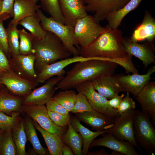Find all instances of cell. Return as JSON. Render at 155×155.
<instances>
[{"mask_svg": "<svg viewBox=\"0 0 155 155\" xmlns=\"http://www.w3.org/2000/svg\"><path fill=\"white\" fill-rule=\"evenodd\" d=\"M63 155H74V153L71 148L67 144L63 143L62 147Z\"/></svg>", "mask_w": 155, "mask_h": 155, "instance_id": "46", "label": "cell"}, {"mask_svg": "<svg viewBox=\"0 0 155 155\" xmlns=\"http://www.w3.org/2000/svg\"><path fill=\"white\" fill-rule=\"evenodd\" d=\"M40 7L55 20L64 24L59 0H40Z\"/></svg>", "mask_w": 155, "mask_h": 155, "instance_id": "34", "label": "cell"}, {"mask_svg": "<svg viewBox=\"0 0 155 155\" xmlns=\"http://www.w3.org/2000/svg\"><path fill=\"white\" fill-rule=\"evenodd\" d=\"M24 119V127L27 140L31 144L34 152L39 155L49 154V152L42 146L40 143L32 119L26 115Z\"/></svg>", "mask_w": 155, "mask_h": 155, "instance_id": "28", "label": "cell"}, {"mask_svg": "<svg viewBox=\"0 0 155 155\" xmlns=\"http://www.w3.org/2000/svg\"><path fill=\"white\" fill-rule=\"evenodd\" d=\"M121 31L108 25L105 30L92 43L81 48L80 55L115 63L125 69L126 72L139 74L132 62V56L129 54L123 46Z\"/></svg>", "mask_w": 155, "mask_h": 155, "instance_id": "1", "label": "cell"}, {"mask_svg": "<svg viewBox=\"0 0 155 155\" xmlns=\"http://www.w3.org/2000/svg\"><path fill=\"white\" fill-rule=\"evenodd\" d=\"M75 88L78 93L81 92L86 96L94 110L113 118L119 115L117 109L108 104V99L94 89L92 81L82 82Z\"/></svg>", "mask_w": 155, "mask_h": 155, "instance_id": "7", "label": "cell"}, {"mask_svg": "<svg viewBox=\"0 0 155 155\" xmlns=\"http://www.w3.org/2000/svg\"><path fill=\"white\" fill-rule=\"evenodd\" d=\"M77 94L71 89L63 90L54 95L52 98L69 112L75 104Z\"/></svg>", "mask_w": 155, "mask_h": 155, "instance_id": "32", "label": "cell"}, {"mask_svg": "<svg viewBox=\"0 0 155 155\" xmlns=\"http://www.w3.org/2000/svg\"><path fill=\"white\" fill-rule=\"evenodd\" d=\"M88 155H109V154L106 152L104 149L99 151L89 152Z\"/></svg>", "mask_w": 155, "mask_h": 155, "instance_id": "47", "label": "cell"}, {"mask_svg": "<svg viewBox=\"0 0 155 155\" xmlns=\"http://www.w3.org/2000/svg\"><path fill=\"white\" fill-rule=\"evenodd\" d=\"M133 128L135 140L149 153L155 151V129L149 116L139 110H135Z\"/></svg>", "mask_w": 155, "mask_h": 155, "instance_id": "5", "label": "cell"}, {"mask_svg": "<svg viewBox=\"0 0 155 155\" xmlns=\"http://www.w3.org/2000/svg\"><path fill=\"white\" fill-rule=\"evenodd\" d=\"M136 108L135 102L129 96V92L123 97L117 110L119 115L128 111L135 110Z\"/></svg>", "mask_w": 155, "mask_h": 155, "instance_id": "39", "label": "cell"}, {"mask_svg": "<svg viewBox=\"0 0 155 155\" xmlns=\"http://www.w3.org/2000/svg\"><path fill=\"white\" fill-rule=\"evenodd\" d=\"M75 41L81 47H87L105 30L96 22L93 16L88 14L78 20L73 27Z\"/></svg>", "mask_w": 155, "mask_h": 155, "instance_id": "6", "label": "cell"}, {"mask_svg": "<svg viewBox=\"0 0 155 155\" xmlns=\"http://www.w3.org/2000/svg\"><path fill=\"white\" fill-rule=\"evenodd\" d=\"M65 74L50 78L41 86L33 89L27 96L23 98V105H45L51 100L57 90L55 86Z\"/></svg>", "mask_w": 155, "mask_h": 155, "instance_id": "11", "label": "cell"}, {"mask_svg": "<svg viewBox=\"0 0 155 155\" xmlns=\"http://www.w3.org/2000/svg\"><path fill=\"white\" fill-rule=\"evenodd\" d=\"M23 97L10 93L6 88L0 91V111L10 116H17L22 113Z\"/></svg>", "mask_w": 155, "mask_h": 155, "instance_id": "22", "label": "cell"}, {"mask_svg": "<svg viewBox=\"0 0 155 155\" xmlns=\"http://www.w3.org/2000/svg\"><path fill=\"white\" fill-rule=\"evenodd\" d=\"M130 0H83L87 12L94 14L96 22L105 20L109 13L123 7Z\"/></svg>", "mask_w": 155, "mask_h": 155, "instance_id": "12", "label": "cell"}, {"mask_svg": "<svg viewBox=\"0 0 155 155\" xmlns=\"http://www.w3.org/2000/svg\"><path fill=\"white\" fill-rule=\"evenodd\" d=\"M17 116H10L0 111V128L4 131L9 130L12 127Z\"/></svg>", "mask_w": 155, "mask_h": 155, "instance_id": "42", "label": "cell"}, {"mask_svg": "<svg viewBox=\"0 0 155 155\" xmlns=\"http://www.w3.org/2000/svg\"><path fill=\"white\" fill-rule=\"evenodd\" d=\"M18 23H9L6 29L7 40L11 55L20 54L19 51V30Z\"/></svg>", "mask_w": 155, "mask_h": 155, "instance_id": "33", "label": "cell"}, {"mask_svg": "<svg viewBox=\"0 0 155 155\" xmlns=\"http://www.w3.org/2000/svg\"><path fill=\"white\" fill-rule=\"evenodd\" d=\"M48 111L62 114H68L69 112L53 98L46 104Z\"/></svg>", "mask_w": 155, "mask_h": 155, "instance_id": "43", "label": "cell"}, {"mask_svg": "<svg viewBox=\"0 0 155 155\" xmlns=\"http://www.w3.org/2000/svg\"><path fill=\"white\" fill-rule=\"evenodd\" d=\"M107 133L101 138L94 139L90 144L89 149L102 146L118 152L123 155H139L134 146L130 142L117 139L111 132Z\"/></svg>", "mask_w": 155, "mask_h": 155, "instance_id": "18", "label": "cell"}, {"mask_svg": "<svg viewBox=\"0 0 155 155\" xmlns=\"http://www.w3.org/2000/svg\"><path fill=\"white\" fill-rule=\"evenodd\" d=\"M4 131L2 130L0 128V142L1 140L2 136V135Z\"/></svg>", "mask_w": 155, "mask_h": 155, "instance_id": "49", "label": "cell"}, {"mask_svg": "<svg viewBox=\"0 0 155 155\" xmlns=\"http://www.w3.org/2000/svg\"><path fill=\"white\" fill-rule=\"evenodd\" d=\"M86 96L82 93L78 92L77 94L75 104L70 112L76 114L87 111H94Z\"/></svg>", "mask_w": 155, "mask_h": 155, "instance_id": "37", "label": "cell"}, {"mask_svg": "<svg viewBox=\"0 0 155 155\" xmlns=\"http://www.w3.org/2000/svg\"><path fill=\"white\" fill-rule=\"evenodd\" d=\"M3 1V0H0V13L2 9Z\"/></svg>", "mask_w": 155, "mask_h": 155, "instance_id": "50", "label": "cell"}, {"mask_svg": "<svg viewBox=\"0 0 155 155\" xmlns=\"http://www.w3.org/2000/svg\"><path fill=\"white\" fill-rule=\"evenodd\" d=\"M4 20L0 17V47L7 57L9 59L11 57V55L7 43L6 29L3 25Z\"/></svg>", "mask_w": 155, "mask_h": 155, "instance_id": "40", "label": "cell"}, {"mask_svg": "<svg viewBox=\"0 0 155 155\" xmlns=\"http://www.w3.org/2000/svg\"><path fill=\"white\" fill-rule=\"evenodd\" d=\"M143 0H130L121 8L109 13L106 17L108 25L114 29H117L121 22L129 13L137 8Z\"/></svg>", "mask_w": 155, "mask_h": 155, "instance_id": "27", "label": "cell"}, {"mask_svg": "<svg viewBox=\"0 0 155 155\" xmlns=\"http://www.w3.org/2000/svg\"><path fill=\"white\" fill-rule=\"evenodd\" d=\"M64 24L73 27L77 21L88 14L83 0H59Z\"/></svg>", "mask_w": 155, "mask_h": 155, "instance_id": "17", "label": "cell"}, {"mask_svg": "<svg viewBox=\"0 0 155 155\" xmlns=\"http://www.w3.org/2000/svg\"><path fill=\"white\" fill-rule=\"evenodd\" d=\"M80 122L75 116H71L70 122L72 127L80 134L82 138V154L86 155L89 152V146L92 141L99 135L110 132V129H104L100 131H92L83 125Z\"/></svg>", "mask_w": 155, "mask_h": 155, "instance_id": "24", "label": "cell"}, {"mask_svg": "<svg viewBox=\"0 0 155 155\" xmlns=\"http://www.w3.org/2000/svg\"><path fill=\"white\" fill-rule=\"evenodd\" d=\"M36 13L40 19V25L44 30L57 36L71 55H80L81 47L75 40L73 27L63 24L51 17H47L39 8L37 9Z\"/></svg>", "mask_w": 155, "mask_h": 155, "instance_id": "4", "label": "cell"}, {"mask_svg": "<svg viewBox=\"0 0 155 155\" xmlns=\"http://www.w3.org/2000/svg\"><path fill=\"white\" fill-rule=\"evenodd\" d=\"M75 114L76 117L80 121L90 126L96 131L109 129L113 125L115 118L107 116L95 111Z\"/></svg>", "mask_w": 155, "mask_h": 155, "instance_id": "19", "label": "cell"}, {"mask_svg": "<svg viewBox=\"0 0 155 155\" xmlns=\"http://www.w3.org/2000/svg\"><path fill=\"white\" fill-rule=\"evenodd\" d=\"M33 47L35 56L34 67L37 74L44 66L71 55L61 40L48 31H46V35L42 38H34Z\"/></svg>", "mask_w": 155, "mask_h": 155, "instance_id": "3", "label": "cell"}, {"mask_svg": "<svg viewBox=\"0 0 155 155\" xmlns=\"http://www.w3.org/2000/svg\"><path fill=\"white\" fill-rule=\"evenodd\" d=\"M135 113V110H130L115 118L113 125L109 129L110 132L117 139L130 142L142 152L134 137L133 124Z\"/></svg>", "mask_w": 155, "mask_h": 155, "instance_id": "8", "label": "cell"}, {"mask_svg": "<svg viewBox=\"0 0 155 155\" xmlns=\"http://www.w3.org/2000/svg\"><path fill=\"white\" fill-rule=\"evenodd\" d=\"M118 65L96 59L77 62L57 83L56 88L62 90L71 89L82 82H92L103 76L113 75Z\"/></svg>", "mask_w": 155, "mask_h": 155, "instance_id": "2", "label": "cell"}, {"mask_svg": "<svg viewBox=\"0 0 155 155\" xmlns=\"http://www.w3.org/2000/svg\"><path fill=\"white\" fill-rule=\"evenodd\" d=\"M109 155H123V154L121 153L118 152L113 151V152H111V153L109 154Z\"/></svg>", "mask_w": 155, "mask_h": 155, "instance_id": "48", "label": "cell"}, {"mask_svg": "<svg viewBox=\"0 0 155 155\" xmlns=\"http://www.w3.org/2000/svg\"><path fill=\"white\" fill-rule=\"evenodd\" d=\"M15 0H3L0 17L6 20L13 17V6Z\"/></svg>", "mask_w": 155, "mask_h": 155, "instance_id": "41", "label": "cell"}, {"mask_svg": "<svg viewBox=\"0 0 155 155\" xmlns=\"http://www.w3.org/2000/svg\"><path fill=\"white\" fill-rule=\"evenodd\" d=\"M124 96L125 95L123 94L120 96L118 95L113 98L108 100V104L112 108L117 109Z\"/></svg>", "mask_w": 155, "mask_h": 155, "instance_id": "45", "label": "cell"}, {"mask_svg": "<svg viewBox=\"0 0 155 155\" xmlns=\"http://www.w3.org/2000/svg\"><path fill=\"white\" fill-rule=\"evenodd\" d=\"M3 86L4 85L2 84L0 80V91L3 88Z\"/></svg>", "mask_w": 155, "mask_h": 155, "instance_id": "51", "label": "cell"}, {"mask_svg": "<svg viewBox=\"0 0 155 155\" xmlns=\"http://www.w3.org/2000/svg\"><path fill=\"white\" fill-rule=\"evenodd\" d=\"M94 89L107 99H110L122 92L121 85L115 76H103L92 81Z\"/></svg>", "mask_w": 155, "mask_h": 155, "instance_id": "23", "label": "cell"}, {"mask_svg": "<svg viewBox=\"0 0 155 155\" xmlns=\"http://www.w3.org/2000/svg\"><path fill=\"white\" fill-rule=\"evenodd\" d=\"M123 43L125 49L129 55L134 56L142 61L144 69L155 61V49L154 43L148 41L140 44L130 38H123Z\"/></svg>", "mask_w": 155, "mask_h": 155, "instance_id": "14", "label": "cell"}, {"mask_svg": "<svg viewBox=\"0 0 155 155\" xmlns=\"http://www.w3.org/2000/svg\"><path fill=\"white\" fill-rule=\"evenodd\" d=\"M12 127L4 131L0 142V155H16V150L12 134Z\"/></svg>", "mask_w": 155, "mask_h": 155, "instance_id": "35", "label": "cell"}, {"mask_svg": "<svg viewBox=\"0 0 155 155\" xmlns=\"http://www.w3.org/2000/svg\"><path fill=\"white\" fill-rule=\"evenodd\" d=\"M48 114L51 120L57 125L61 127H66L70 121L71 115L62 114L48 111Z\"/></svg>", "mask_w": 155, "mask_h": 155, "instance_id": "38", "label": "cell"}, {"mask_svg": "<svg viewBox=\"0 0 155 155\" xmlns=\"http://www.w3.org/2000/svg\"><path fill=\"white\" fill-rule=\"evenodd\" d=\"M141 107L142 111L148 115L155 125V82L149 81L134 97Z\"/></svg>", "mask_w": 155, "mask_h": 155, "instance_id": "20", "label": "cell"}, {"mask_svg": "<svg viewBox=\"0 0 155 155\" xmlns=\"http://www.w3.org/2000/svg\"><path fill=\"white\" fill-rule=\"evenodd\" d=\"M22 113L36 121L43 129L49 133L61 136L66 131L67 126L60 127L51 120L45 105H22Z\"/></svg>", "mask_w": 155, "mask_h": 155, "instance_id": "9", "label": "cell"}, {"mask_svg": "<svg viewBox=\"0 0 155 155\" xmlns=\"http://www.w3.org/2000/svg\"><path fill=\"white\" fill-rule=\"evenodd\" d=\"M97 59L93 58L84 57L80 55L73 56L60 60L43 67L37 74V82L43 83L54 76L65 74L64 68L69 65L77 62L91 59Z\"/></svg>", "mask_w": 155, "mask_h": 155, "instance_id": "16", "label": "cell"}, {"mask_svg": "<svg viewBox=\"0 0 155 155\" xmlns=\"http://www.w3.org/2000/svg\"><path fill=\"white\" fill-rule=\"evenodd\" d=\"M8 60L11 69L16 73L24 78L37 82V74L34 67L35 56L34 54H12Z\"/></svg>", "mask_w": 155, "mask_h": 155, "instance_id": "13", "label": "cell"}, {"mask_svg": "<svg viewBox=\"0 0 155 155\" xmlns=\"http://www.w3.org/2000/svg\"><path fill=\"white\" fill-rule=\"evenodd\" d=\"M33 122L36 129L40 132L43 138L49 154L63 155L62 147L63 142L61 137L49 133L42 128L36 121L33 120Z\"/></svg>", "mask_w": 155, "mask_h": 155, "instance_id": "29", "label": "cell"}, {"mask_svg": "<svg viewBox=\"0 0 155 155\" xmlns=\"http://www.w3.org/2000/svg\"><path fill=\"white\" fill-rule=\"evenodd\" d=\"M155 71V66L150 68L144 74L133 73L127 75H117L115 76L121 85L122 92L131 93L136 97L150 81L151 75Z\"/></svg>", "mask_w": 155, "mask_h": 155, "instance_id": "15", "label": "cell"}, {"mask_svg": "<svg viewBox=\"0 0 155 155\" xmlns=\"http://www.w3.org/2000/svg\"><path fill=\"white\" fill-rule=\"evenodd\" d=\"M0 80L10 93L23 98L28 95L38 84L22 77L11 68L0 76Z\"/></svg>", "mask_w": 155, "mask_h": 155, "instance_id": "10", "label": "cell"}, {"mask_svg": "<svg viewBox=\"0 0 155 155\" xmlns=\"http://www.w3.org/2000/svg\"><path fill=\"white\" fill-rule=\"evenodd\" d=\"M66 132L61 137L63 142L71 149L74 155H82L83 141L80 134L72 127L70 121Z\"/></svg>", "mask_w": 155, "mask_h": 155, "instance_id": "30", "label": "cell"}, {"mask_svg": "<svg viewBox=\"0 0 155 155\" xmlns=\"http://www.w3.org/2000/svg\"><path fill=\"white\" fill-rule=\"evenodd\" d=\"M137 42L146 39L154 43L155 39V19L147 10L145 11L142 23L134 30L130 38Z\"/></svg>", "mask_w": 155, "mask_h": 155, "instance_id": "21", "label": "cell"}, {"mask_svg": "<svg viewBox=\"0 0 155 155\" xmlns=\"http://www.w3.org/2000/svg\"><path fill=\"white\" fill-rule=\"evenodd\" d=\"M24 123V118L18 115L16 118L12 126V134L16 146L17 155H27L25 146L27 140Z\"/></svg>", "mask_w": 155, "mask_h": 155, "instance_id": "26", "label": "cell"}, {"mask_svg": "<svg viewBox=\"0 0 155 155\" xmlns=\"http://www.w3.org/2000/svg\"><path fill=\"white\" fill-rule=\"evenodd\" d=\"M40 22V18L36 13L34 15L24 18L18 24L28 30L34 39H38L44 37L46 34V31L42 27Z\"/></svg>", "mask_w": 155, "mask_h": 155, "instance_id": "31", "label": "cell"}, {"mask_svg": "<svg viewBox=\"0 0 155 155\" xmlns=\"http://www.w3.org/2000/svg\"><path fill=\"white\" fill-rule=\"evenodd\" d=\"M38 0H15L13 6V16L9 23H18L26 17L36 13L40 6L37 4Z\"/></svg>", "mask_w": 155, "mask_h": 155, "instance_id": "25", "label": "cell"}, {"mask_svg": "<svg viewBox=\"0 0 155 155\" xmlns=\"http://www.w3.org/2000/svg\"><path fill=\"white\" fill-rule=\"evenodd\" d=\"M10 69L8 59L0 47V76Z\"/></svg>", "mask_w": 155, "mask_h": 155, "instance_id": "44", "label": "cell"}, {"mask_svg": "<svg viewBox=\"0 0 155 155\" xmlns=\"http://www.w3.org/2000/svg\"><path fill=\"white\" fill-rule=\"evenodd\" d=\"M19 34L20 39L19 44L20 54L23 55L34 54L33 47L34 38L31 34L26 32L24 29L19 30Z\"/></svg>", "mask_w": 155, "mask_h": 155, "instance_id": "36", "label": "cell"}]
</instances>
